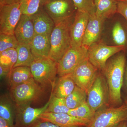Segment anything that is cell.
<instances>
[{"instance_id":"1","label":"cell","mask_w":127,"mask_h":127,"mask_svg":"<svg viewBox=\"0 0 127 127\" xmlns=\"http://www.w3.org/2000/svg\"><path fill=\"white\" fill-rule=\"evenodd\" d=\"M127 55L124 51L117 53L108 59L104 70L109 94V106L118 107L123 104L121 90L123 84Z\"/></svg>"},{"instance_id":"2","label":"cell","mask_w":127,"mask_h":127,"mask_svg":"<svg viewBox=\"0 0 127 127\" xmlns=\"http://www.w3.org/2000/svg\"><path fill=\"white\" fill-rule=\"evenodd\" d=\"M74 16L55 25L51 34L49 58L57 63L71 47L70 29Z\"/></svg>"},{"instance_id":"3","label":"cell","mask_w":127,"mask_h":127,"mask_svg":"<svg viewBox=\"0 0 127 127\" xmlns=\"http://www.w3.org/2000/svg\"><path fill=\"white\" fill-rule=\"evenodd\" d=\"M127 119V108L123 103L119 106H107L96 111L86 127H116Z\"/></svg>"},{"instance_id":"4","label":"cell","mask_w":127,"mask_h":127,"mask_svg":"<svg viewBox=\"0 0 127 127\" xmlns=\"http://www.w3.org/2000/svg\"><path fill=\"white\" fill-rule=\"evenodd\" d=\"M33 78L43 88L54 86L57 75V63L49 57L35 58L30 67Z\"/></svg>"},{"instance_id":"5","label":"cell","mask_w":127,"mask_h":127,"mask_svg":"<svg viewBox=\"0 0 127 127\" xmlns=\"http://www.w3.org/2000/svg\"><path fill=\"white\" fill-rule=\"evenodd\" d=\"M87 102L94 112L109 106V89L106 78L98 71L88 92Z\"/></svg>"},{"instance_id":"6","label":"cell","mask_w":127,"mask_h":127,"mask_svg":"<svg viewBox=\"0 0 127 127\" xmlns=\"http://www.w3.org/2000/svg\"><path fill=\"white\" fill-rule=\"evenodd\" d=\"M121 51L125 53L124 47L109 45L100 39L89 47L88 57L89 61L98 71L102 72L108 59Z\"/></svg>"},{"instance_id":"7","label":"cell","mask_w":127,"mask_h":127,"mask_svg":"<svg viewBox=\"0 0 127 127\" xmlns=\"http://www.w3.org/2000/svg\"><path fill=\"white\" fill-rule=\"evenodd\" d=\"M43 93L44 88L34 79L10 88V96L16 105L31 104L40 99Z\"/></svg>"},{"instance_id":"8","label":"cell","mask_w":127,"mask_h":127,"mask_svg":"<svg viewBox=\"0 0 127 127\" xmlns=\"http://www.w3.org/2000/svg\"><path fill=\"white\" fill-rule=\"evenodd\" d=\"M88 48L82 45L71 47L57 63V75L64 76L71 74L85 60L88 59Z\"/></svg>"},{"instance_id":"9","label":"cell","mask_w":127,"mask_h":127,"mask_svg":"<svg viewBox=\"0 0 127 127\" xmlns=\"http://www.w3.org/2000/svg\"><path fill=\"white\" fill-rule=\"evenodd\" d=\"M42 6L55 25L75 16L77 10L72 0H51Z\"/></svg>"},{"instance_id":"10","label":"cell","mask_w":127,"mask_h":127,"mask_svg":"<svg viewBox=\"0 0 127 127\" xmlns=\"http://www.w3.org/2000/svg\"><path fill=\"white\" fill-rule=\"evenodd\" d=\"M50 101V98L44 106L34 108L31 104H15V127H32L39 120L42 114L45 112Z\"/></svg>"},{"instance_id":"11","label":"cell","mask_w":127,"mask_h":127,"mask_svg":"<svg viewBox=\"0 0 127 127\" xmlns=\"http://www.w3.org/2000/svg\"><path fill=\"white\" fill-rule=\"evenodd\" d=\"M22 15L19 2L0 6V33L14 34Z\"/></svg>"},{"instance_id":"12","label":"cell","mask_w":127,"mask_h":127,"mask_svg":"<svg viewBox=\"0 0 127 127\" xmlns=\"http://www.w3.org/2000/svg\"><path fill=\"white\" fill-rule=\"evenodd\" d=\"M89 61L83 62L71 74L67 75L74 81L76 86L87 94L93 83L98 71Z\"/></svg>"},{"instance_id":"13","label":"cell","mask_w":127,"mask_h":127,"mask_svg":"<svg viewBox=\"0 0 127 127\" xmlns=\"http://www.w3.org/2000/svg\"><path fill=\"white\" fill-rule=\"evenodd\" d=\"M112 20L107 32V37L106 39H107V41L105 42L109 45L124 47L127 55V21L122 15L120 17H117Z\"/></svg>"},{"instance_id":"14","label":"cell","mask_w":127,"mask_h":127,"mask_svg":"<svg viewBox=\"0 0 127 127\" xmlns=\"http://www.w3.org/2000/svg\"><path fill=\"white\" fill-rule=\"evenodd\" d=\"M90 14L87 12L77 10L71 26V47L81 46Z\"/></svg>"},{"instance_id":"15","label":"cell","mask_w":127,"mask_h":127,"mask_svg":"<svg viewBox=\"0 0 127 127\" xmlns=\"http://www.w3.org/2000/svg\"><path fill=\"white\" fill-rule=\"evenodd\" d=\"M39 120L52 123L62 127H86L89 122L70 116L67 113L45 112L42 114Z\"/></svg>"},{"instance_id":"16","label":"cell","mask_w":127,"mask_h":127,"mask_svg":"<svg viewBox=\"0 0 127 127\" xmlns=\"http://www.w3.org/2000/svg\"><path fill=\"white\" fill-rule=\"evenodd\" d=\"M106 20L97 16L95 14L90 15L82 45L88 48L101 39Z\"/></svg>"},{"instance_id":"17","label":"cell","mask_w":127,"mask_h":127,"mask_svg":"<svg viewBox=\"0 0 127 127\" xmlns=\"http://www.w3.org/2000/svg\"><path fill=\"white\" fill-rule=\"evenodd\" d=\"M35 34L31 17L22 14L14 31L18 43L30 45Z\"/></svg>"},{"instance_id":"18","label":"cell","mask_w":127,"mask_h":127,"mask_svg":"<svg viewBox=\"0 0 127 127\" xmlns=\"http://www.w3.org/2000/svg\"><path fill=\"white\" fill-rule=\"evenodd\" d=\"M31 17L35 34L51 35L55 23L43 8L40 7L36 13Z\"/></svg>"},{"instance_id":"19","label":"cell","mask_w":127,"mask_h":127,"mask_svg":"<svg viewBox=\"0 0 127 127\" xmlns=\"http://www.w3.org/2000/svg\"><path fill=\"white\" fill-rule=\"evenodd\" d=\"M51 35L35 34L30 44L35 58L49 57L51 45Z\"/></svg>"},{"instance_id":"20","label":"cell","mask_w":127,"mask_h":127,"mask_svg":"<svg viewBox=\"0 0 127 127\" xmlns=\"http://www.w3.org/2000/svg\"><path fill=\"white\" fill-rule=\"evenodd\" d=\"M76 85L68 75L57 77L51 92L57 97L66 98L73 92Z\"/></svg>"},{"instance_id":"21","label":"cell","mask_w":127,"mask_h":127,"mask_svg":"<svg viewBox=\"0 0 127 127\" xmlns=\"http://www.w3.org/2000/svg\"><path fill=\"white\" fill-rule=\"evenodd\" d=\"M10 88L26 83L34 79L30 67L19 66L13 68L8 76Z\"/></svg>"},{"instance_id":"22","label":"cell","mask_w":127,"mask_h":127,"mask_svg":"<svg viewBox=\"0 0 127 127\" xmlns=\"http://www.w3.org/2000/svg\"><path fill=\"white\" fill-rule=\"evenodd\" d=\"M97 16L107 20L112 18L117 11L116 0H94Z\"/></svg>"},{"instance_id":"23","label":"cell","mask_w":127,"mask_h":127,"mask_svg":"<svg viewBox=\"0 0 127 127\" xmlns=\"http://www.w3.org/2000/svg\"><path fill=\"white\" fill-rule=\"evenodd\" d=\"M10 96L2 94L0 98V117L7 121L10 125H14L15 118V105Z\"/></svg>"},{"instance_id":"24","label":"cell","mask_w":127,"mask_h":127,"mask_svg":"<svg viewBox=\"0 0 127 127\" xmlns=\"http://www.w3.org/2000/svg\"><path fill=\"white\" fill-rule=\"evenodd\" d=\"M16 49L17 52V59L13 68L19 66L30 67L35 59L30 45L19 44Z\"/></svg>"},{"instance_id":"25","label":"cell","mask_w":127,"mask_h":127,"mask_svg":"<svg viewBox=\"0 0 127 127\" xmlns=\"http://www.w3.org/2000/svg\"><path fill=\"white\" fill-rule=\"evenodd\" d=\"M86 92L76 86L72 92L65 98L66 104L70 109L76 108L87 102Z\"/></svg>"},{"instance_id":"26","label":"cell","mask_w":127,"mask_h":127,"mask_svg":"<svg viewBox=\"0 0 127 127\" xmlns=\"http://www.w3.org/2000/svg\"><path fill=\"white\" fill-rule=\"evenodd\" d=\"M50 101L46 112L55 113H68L70 109L66 104L65 98L57 97L51 93Z\"/></svg>"},{"instance_id":"27","label":"cell","mask_w":127,"mask_h":127,"mask_svg":"<svg viewBox=\"0 0 127 127\" xmlns=\"http://www.w3.org/2000/svg\"><path fill=\"white\" fill-rule=\"evenodd\" d=\"M17 59V52L16 48L8 49L0 53V66L11 71Z\"/></svg>"},{"instance_id":"28","label":"cell","mask_w":127,"mask_h":127,"mask_svg":"<svg viewBox=\"0 0 127 127\" xmlns=\"http://www.w3.org/2000/svg\"><path fill=\"white\" fill-rule=\"evenodd\" d=\"M95 113L86 102L76 108L70 109L67 114L70 116L86 120L89 123Z\"/></svg>"},{"instance_id":"29","label":"cell","mask_w":127,"mask_h":127,"mask_svg":"<svg viewBox=\"0 0 127 127\" xmlns=\"http://www.w3.org/2000/svg\"><path fill=\"white\" fill-rule=\"evenodd\" d=\"M22 12L23 15L32 16L40 8L41 0H20Z\"/></svg>"},{"instance_id":"30","label":"cell","mask_w":127,"mask_h":127,"mask_svg":"<svg viewBox=\"0 0 127 127\" xmlns=\"http://www.w3.org/2000/svg\"><path fill=\"white\" fill-rule=\"evenodd\" d=\"M19 44L14 34L0 33V53L11 48L16 49Z\"/></svg>"},{"instance_id":"31","label":"cell","mask_w":127,"mask_h":127,"mask_svg":"<svg viewBox=\"0 0 127 127\" xmlns=\"http://www.w3.org/2000/svg\"><path fill=\"white\" fill-rule=\"evenodd\" d=\"M77 10L87 12L90 15L95 14L96 8L94 0H72Z\"/></svg>"},{"instance_id":"32","label":"cell","mask_w":127,"mask_h":127,"mask_svg":"<svg viewBox=\"0 0 127 127\" xmlns=\"http://www.w3.org/2000/svg\"><path fill=\"white\" fill-rule=\"evenodd\" d=\"M117 13L120 14L125 18L127 22V2H118Z\"/></svg>"},{"instance_id":"33","label":"cell","mask_w":127,"mask_h":127,"mask_svg":"<svg viewBox=\"0 0 127 127\" xmlns=\"http://www.w3.org/2000/svg\"><path fill=\"white\" fill-rule=\"evenodd\" d=\"M32 127H62L52 123L47 122H43L39 120Z\"/></svg>"},{"instance_id":"34","label":"cell","mask_w":127,"mask_h":127,"mask_svg":"<svg viewBox=\"0 0 127 127\" xmlns=\"http://www.w3.org/2000/svg\"><path fill=\"white\" fill-rule=\"evenodd\" d=\"M11 71L3 68L0 66V79H2L6 77H8Z\"/></svg>"},{"instance_id":"35","label":"cell","mask_w":127,"mask_h":127,"mask_svg":"<svg viewBox=\"0 0 127 127\" xmlns=\"http://www.w3.org/2000/svg\"><path fill=\"white\" fill-rule=\"evenodd\" d=\"M122 88L124 89V91L127 94V61L126 63V66H125Z\"/></svg>"},{"instance_id":"36","label":"cell","mask_w":127,"mask_h":127,"mask_svg":"<svg viewBox=\"0 0 127 127\" xmlns=\"http://www.w3.org/2000/svg\"><path fill=\"white\" fill-rule=\"evenodd\" d=\"M20 0H0V6L10 5L19 2Z\"/></svg>"},{"instance_id":"37","label":"cell","mask_w":127,"mask_h":127,"mask_svg":"<svg viewBox=\"0 0 127 127\" xmlns=\"http://www.w3.org/2000/svg\"><path fill=\"white\" fill-rule=\"evenodd\" d=\"M0 127H15V126L10 125L7 121L0 117Z\"/></svg>"},{"instance_id":"38","label":"cell","mask_w":127,"mask_h":127,"mask_svg":"<svg viewBox=\"0 0 127 127\" xmlns=\"http://www.w3.org/2000/svg\"><path fill=\"white\" fill-rule=\"evenodd\" d=\"M116 127H127V121L122 122Z\"/></svg>"},{"instance_id":"39","label":"cell","mask_w":127,"mask_h":127,"mask_svg":"<svg viewBox=\"0 0 127 127\" xmlns=\"http://www.w3.org/2000/svg\"><path fill=\"white\" fill-rule=\"evenodd\" d=\"M124 103H125L126 107H127V95H125L123 97Z\"/></svg>"},{"instance_id":"40","label":"cell","mask_w":127,"mask_h":127,"mask_svg":"<svg viewBox=\"0 0 127 127\" xmlns=\"http://www.w3.org/2000/svg\"><path fill=\"white\" fill-rule=\"evenodd\" d=\"M50 0H41V6Z\"/></svg>"},{"instance_id":"41","label":"cell","mask_w":127,"mask_h":127,"mask_svg":"<svg viewBox=\"0 0 127 127\" xmlns=\"http://www.w3.org/2000/svg\"><path fill=\"white\" fill-rule=\"evenodd\" d=\"M117 1L119 2V1H122V2H127V0H116Z\"/></svg>"}]
</instances>
